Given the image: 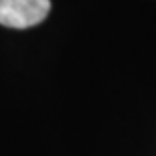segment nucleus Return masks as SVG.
Listing matches in <instances>:
<instances>
[{
    "label": "nucleus",
    "mask_w": 156,
    "mask_h": 156,
    "mask_svg": "<svg viewBox=\"0 0 156 156\" xmlns=\"http://www.w3.org/2000/svg\"><path fill=\"white\" fill-rule=\"evenodd\" d=\"M50 11V0H0V24L24 30L37 26Z\"/></svg>",
    "instance_id": "obj_1"
}]
</instances>
